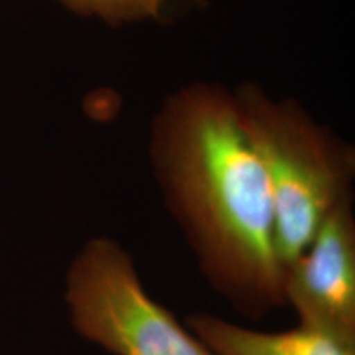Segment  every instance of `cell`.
<instances>
[{
  "label": "cell",
  "mask_w": 355,
  "mask_h": 355,
  "mask_svg": "<svg viewBox=\"0 0 355 355\" xmlns=\"http://www.w3.org/2000/svg\"><path fill=\"white\" fill-rule=\"evenodd\" d=\"M148 157L212 290L250 321L286 306L268 181L232 89L191 81L168 92L150 122Z\"/></svg>",
  "instance_id": "obj_1"
},
{
  "label": "cell",
  "mask_w": 355,
  "mask_h": 355,
  "mask_svg": "<svg viewBox=\"0 0 355 355\" xmlns=\"http://www.w3.org/2000/svg\"><path fill=\"white\" fill-rule=\"evenodd\" d=\"M232 97L268 181L275 243L286 273L327 214L354 199L355 146L298 99L270 94L259 83L237 84Z\"/></svg>",
  "instance_id": "obj_2"
},
{
  "label": "cell",
  "mask_w": 355,
  "mask_h": 355,
  "mask_svg": "<svg viewBox=\"0 0 355 355\" xmlns=\"http://www.w3.org/2000/svg\"><path fill=\"white\" fill-rule=\"evenodd\" d=\"M66 303L78 334L112 355H214L146 293L110 237L89 241L71 263Z\"/></svg>",
  "instance_id": "obj_3"
},
{
  "label": "cell",
  "mask_w": 355,
  "mask_h": 355,
  "mask_svg": "<svg viewBox=\"0 0 355 355\" xmlns=\"http://www.w3.org/2000/svg\"><path fill=\"white\" fill-rule=\"evenodd\" d=\"M285 295L300 326L355 344L354 199L327 214L306 250L288 266Z\"/></svg>",
  "instance_id": "obj_4"
},
{
  "label": "cell",
  "mask_w": 355,
  "mask_h": 355,
  "mask_svg": "<svg viewBox=\"0 0 355 355\" xmlns=\"http://www.w3.org/2000/svg\"><path fill=\"white\" fill-rule=\"evenodd\" d=\"M184 321L214 355H355V344L303 326L283 332H261L209 313L188 314Z\"/></svg>",
  "instance_id": "obj_5"
},
{
  "label": "cell",
  "mask_w": 355,
  "mask_h": 355,
  "mask_svg": "<svg viewBox=\"0 0 355 355\" xmlns=\"http://www.w3.org/2000/svg\"><path fill=\"white\" fill-rule=\"evenodd\" d=\"M73 15L119 26L144 25L165 19L168 8L180 2L204 6L207 0H55Z\"/></svg>",
  "instance_id": "obj_6"
}]
</instances>
